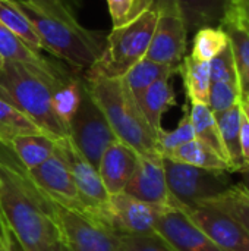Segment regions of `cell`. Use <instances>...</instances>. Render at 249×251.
<instances>
[{
    "instance_id": "obj_1",
    "label": "cell",
    "mask_w": 249,
    "mask_h": 251,
    "mask_svg": "<svg viewBox=\"0 0 249 251\" xmlns=\"http://www.w3.org/2000/svg\"><path fill=\"white\" fill-rule=\"evenodd\" d=\"M0 213L22 251H50L59 232L47 200L21 166L0 160Z\"/></svg>"
},
{
    "instance_id": "obj_2",
    "label": "cell",
    "mask_w": 249,
    "mask_h": 251,
    "mask_svg": "<svg viewBox=\"0 0 249 251\" xmlns=\"http://www.w3.org/2000/svg\"><path fill=\"white\" fill-rule=\"evenodd\" d=\"M69 75L44 71L28 63L4 60L0 69V97L23 112L44 134L54 140L69 137V128L54 107V90Z\"/></svg>"
},
{
    "instance_id": "obj_3",
    "label": "cell",
    "mask_w": 249,
    "mask_h": 251,
    "mask_svg": "<svg viewBox=\"0 0 249 251\" xmlns=\"http://www.w3.org/2000/svg\"><path fill=\"white\" fill-rule=\"evenodd\" d=\"M85 87L104 113L119 141L138 156H157V132L150 126L123 78H84Z\"/></svg>"
},
{
    "instance_id": "obj_4",
    "label": "cell",
    "mask_w": 249,
    "mask_h": 251,
    "mask_svg": "<svg viewBox=\"0 0 249 251\" xmlns=\"http://www.w3.org/2000/svg\"><path fill=\"white\" fill-rule=\"evenodd\" d=\"M35 29L41 49L68 62L78 71H88L100 57L106 37L85 26L69 25L38 7L31 0H15Z\"/></svg>"
},
{
    "instance_id": "obj_5",
    "label": "cell",
    "mask_w": 249,
    "mask_h": 251,
    "mask_svg": "<svg viewBox=\"0 0 249 251\" xmlns=\"http://www.w3.org/2000/svg\"><path fill=\"white\" fill-rule=\"evenodd\" d=\"M157 7L153 1L131 22L113 26L106 37L104 49L95 63L85 71L84 78H123L126 72L147 56L157 22Z\"/></svg>"
},
{
    "instance_id": "obj_6",
    "label": "cell",
    "mask_w": 249,
    "mask_h": 251,
    "mask_svg": "<svg viewBox=\"0 0 249 251\" xmlns=\"http://www.w3.org/2000/svg\"><path fill=\"white\" fill-rule=\"evenodd\" d=\"M163 168L173 207L192 209L225 193L230 185L229 172L195 168L163 157Z\"/></svg>"
},
{
    "instance_id": "obj_7",
    "label": "cell",
    "mask_w": 249,
    "mask_h": 251,
    "mask_svg": "<svg viewBox=\"0 0 249 251\" xmlns=\"http://www.w3.org/2000/svg\"><path fill=\"white\" fill-rule=\"evenodd\" d=\"M44 197V196H43ZM45 199V197H44ZM47 204L65 251H116L117 234L106 224L48 199Z\"/></svg>"
},
{
    "instance_id": "obj_8",
    "label": "cell",
    "mask_w": 249,
    "mask_h": 251,
    "mask_svg": "<svg viewBox=\"0 0 249 251\" xmlns=\"http://www.w3.org/2000/svg\"><path fill=\"white\" fill-rule=\"evenodd\" d=\"M69 138L95 169L98 168L103 153L117 141L104 113L87 90L84 78L81 100L69 124Z\"/></svg>"
},
{
    "instance_id": "obj_9",
    "label": "cell",
    "mask_w": 249,
    "mask_h": 251,
    "mask_svg": "<svg viewBox=\"0 0 249 251\" xmlns=\"http://www.w3.org/2000/svg\"><path fill=\"white\" fill-rule=\"evenodd\" d=\"M158 16L145 59L181 66L186 56L188 31L176 0H154Z\"/></svg>"
},
{
    "instance_id": "obj_10",
    "label": "cell",
    "mask_w": 249,
    "mask_h": 251,
    "mask_svg": "<svg viewBox=\"0 0 249 251\" xmlns=\"http://www.w3.org/2000/svg\"><path fill=\"white\" fill-rule=\"evenodd\" d=\"M57 147L62 151L72 172L78 197L85 213L107 225L106 210H107L110 194L107 193L98 175V171L81 154V151L75 147V144L72 143L69 137L57 140Z\"/></svg>"
},
{
    "instance_id": "obj_11",
    "label": "cell",
    "mask_w": 249,
    "mask_h": 251,
    "mask_svg": "<svg viewBox=\"0 0 249 251\" xmlns=\"http://www.w3.org/2000/svg\"><path fill=\"white\" fill-rule=\"evenodd\" d=\"M25 174L32 182V185L45 199L63 207L85 213L78 197L72 172L57 146L56 151L48 160H45L44 163L31 171H25Z\"/></svg>"
},
{
    "instance_id": "obj_12",
    "label": "cell",
    "mask_w": 249,
    "mask_h": 251,
    "mask_svg": "<svg viewBox=\"0 0 249 251\" xmlns=\"http://www.w3.org/2000/svg\"><path fill=\"white\" fill-rule=\"evenodd\" d=\"M163 210L122 191L109 197L106 221L116 234L147 235L156 232V224Z\"/></svg>"
},
{
    "instance_id": "obj_13",
    "label": "cell",
    "mask_w": 249,
    "mask_h": 251,
    "mask_svg": "<svg viewBox=\"0 0 249 251\" xmlns=\"http://www.w3.org/2000/svg\"><path fill=\"white\" fill-rule=\"evenodd\" d=\"M219 247L226 251H249V235L229 215L204 201L192 209H181Z\"/></svg>"
},
{
    "instance_id": "obj_14",
    "label": "cell",
    "mask_w": 249,
    "mask_h": 251,
    "mask_svg": "<svg viewBox=\"0 0 249 251\" xmlns=\"http://www.w3.org/2000/svg\"><path fill=\"white\" fill-rule=\"evenodd\" d=\"M123 193L160 209L173 207V199L166 182L163 156H139L136 169L128 181Z\"/></svg>"
},
{
    "instance_id": "obj_15",
    "label": "cell",
    "mask_w": 249,
    "mask_h": 251,
    "mask_svg": "<svg viewBox=\"0 0 249 251\" xmlns=\"http://www.w3.org/2000/svg\"><path fill=\"white\" fill-rule=\"evenodd\" d=\"M156 232L176 251H226L213 243L189 216L178 207H169L160 213Z\"/></svg>"
},
{
    "instance_id": "obj_16",
    "label": "cell",
    "mask_w": 249,
    "mask_h": 251,
    "mask_svg": "<svg viewBox=\"0 0 249 251\" xmlns=\"http://www.w3.org/2000/svg\"><path fill=\"white\" fill-rule=\"evenodd\" d=\"M138 159L139 156L119 140L103 153L97 171L110 196L125 190L136 169Z\"/></svg>"
},
{
    "instance_id": "obj_17",
    "label": "cell",
    "mask_w": 249,
    "mask_h": 251,
    "mask_svg": "<svg viewBox=\"0 0 249 251\" xmlns=\"http://www.w3.org/2000/svg\"><path fill=\"white\" fill-rule=\"evenodd\" d=\"M188 34L220 26L233 9V0H176Z\"/></svg>"
},
{
    "instance_id": "obj_18",
    "label": "cell",
    "mask_w": 249,
    "mask_h": 251,
    "mask_svg": "<svg viewBox=\"0 0 249 251\" xmlns=\"http://www.w3.org/2000/svg\"><path fill=\"white\" fill-rule=\"evenodd\" d=\"M136 103L144 113L150 126L157 132L163 129L161 119L163 115L173 106H176V94L170 84V78H161L150 85L136 99Z\"/></svg>"
},
{
    "instance_id": "obj_19",
    "label": "cell",
    "mask_w": 249,
    "mask_h": 251,
    "mask_svg": "<svg viewBox=\"0 0 249 251\" xmlns=\"http://www.w3.org/2000/svg\"><path fill=\"white\" fill-rule=\"evenodd\" d=\"M220 28H223L225 32L227 34L229 46L239 76L241 91L245 99L249 90V31L241 22V19L238 18L233 9L223 21Z\"/></svg>"
},
{
    "instance_id": "obj_20",
    "label": "cell",
    "mask_w": 249,
    "mask_h": 251,
    "mask_svg": "<svg viewBox=\"0 0 249 251\" xmlns=\"http://www.w3.org/2000/svg\"><path fill=\"white\" fill-rule=\"evenodd\" d=\"M219 131L222 135V141L227 154V160L232 172H248L242 159L241 151V121H242V107L241 103L225 110L222 113L214 115Z\"/></svg>"
},
{
    "instance_id": "obj_21",
    "label": "cell",
    "mask_w": 249,
    "mask_h": 251,
    "mask_svg": "<svg viewBox=\"0 0 249 251\" xmlns=\"http://www.w3.org/2000/svg\"><path fill=\"white\" fill-rule=\"evenodd\" d=\"M57 140L47 134L25 135L13 140L9 149L19 160V166L23 171H31L45 160H48L56 151Z\"/></svg>"
},
{
    "instance_id": "obj_22",
    "label": "cell",
    "mask_w": 249,
    "mask_h": 251,
    "mask_svg": "<svg viewBox=\"0 0 249 251\" xmlns=\"http://www.w3.org/2000/svg\"><path fill=\"white\" fill-rule=\"evenodd\" d=\"M179 74L183 79L188 101L208 104V94L211 85L210 62L198 60L191 54L185 56L179 66Z\"/></svg>"
},
{
    "instance_id": "obj_23",
    "label": "cell",
    "mask_w": 249,
    "mask_h": 251,
    "mask_svg": "<svg viewBox=\"0 0 249 251\" xmlns=\"http://www.w3.org/2000/svg\"><path fill=\"white\" fill-rule=\"evenodd\" d=\"M188 104H189L188 106L189 118H191V122L194 126L195 138L203 141L210 149H213L223 160H226L229 163L216 116L211 112V109L208 107V104L197 103V101H188Z\"/></svg>"
},
{
    "instance_id": "obj_24",
    "label": "cell",
    "mask_w": 249,
    "mask_h": 251,
    "mask_svg": "<svg viewBox=\"0 0 249 251\" xmlns=\"http://www.w3.org/2000/svg\"><path fill=\"white\" fill-rule=\"evenodd\" d=\"M163 157H167L179 163L191 165L195 168H201V169L217 171V172H232L226 160H223L213 149H210L208 146H205L203 141L197 138L178 147L176 150H173L172 153Z\"/></svg>"
},
{
    "instance_id": "obj_25",
    "label": "cell",
    "mask_w": 249,
    "mask_h": 251,
    "mask_svg": "<svg viewBox=\"0 0 249 251\" xmlns=\"http://www.w3.org/2000/svg\"><path fill=\"white\" fill-rule=\"evenodd\" d=\"M176 74H179V66L158 63L144 57L126 72L123 81L136 99L156 81L161 78H172Z\"/></svg>"
},
{
    "instance_id": "obj_26",
    "label": "cell",
    "mask_w": 249,
    "mask_h": 251,
    "mask_svg": "<svg viewBox=\"0 0 249 251\" xmlns=\"http://www.w3.org/2000/svg\"><path fill=\"white\" fill-rule=\"evenodd\" d=\"M44 134L23 112L0 97V146L7 147L19 137Z\"/></svg>"
},
{
    "instance_id": "obj_27",
    "label": "cell",
    "mask_w": 249,
    "mask_h": 251,
    "mask_svg": "<svg viewBox=\"0 0 249 251\" xmlns=\"http://www.w3.org/2000/svg\"><path fill=\"white\" fill-rule=\"evenodd\" d=\"M0 56L4 60L28 63L31 66L44 71H57L59 68L48 60H45L40 53L31 50L21 38H18L12 31H9L0 22Z\"/></svg>"
},
{
    "instance_id": "obj_28",
    "label": "cell",
    "mask_w": 249,
    "mask_h": 251,
    "mask_svg": "<svg viewBox=\"0 0 249 251\" xmlns=\"http://www.w3.org/2000/svg\"><path fill=\"white\" fill-rule=\"evenodd\" d=\"M207 203L233 218L249 235V188L247 185H230L225 193L207 200Z\"/></svg>"
},
{
    "instance_id": "obj_29",
    "label": "cell",
    "mask_w": 249,
    "mask_h": 251,
    "mask_svg": "<svg viewBox=\"0 0 249 251\" xmlns=\"http://www.w3.org/2000/svg\"><path fill=\"white\" fill-rule=\"evenodd\" d=\"M0 22L18 38H21L31 50L37 53L43 50L35 29L15 0H0Z\"/></svg>"
},
{
    "instance_id": "obj_30",
    "label": "cell",
    "mask_w": 249,
    "mask_h": 251,
    "mask_svg": "<svg viewBox=\"0 0 249 251\" xmlns=\"http://www.w3.org/2000/svg\"><path fill=\"white\" fill-rule=\"evenodd\" d=\"M227 46H229V38L223 28L220 26L201 28L195 32L191 56H194L198 60L210 62L217 54H220Z\"/></svg>"
},
{
    "instance_id": "obj_31",
    "label": "cell",
    "mask_w": 249,
    "mask_h": 251,
    "mask_svg": "<svg viewBox=\"0 0 249 251\" xmlns=\"http://www.w3.org/2000/svg\"><path fill=\"white\" fill-rule=\"evenodd\" d=\"M192 140H195V132H194V126H192V122L189 118L188 106H185L183 116L175 129H172V131L161 129L157 135L158 150H160L161 156H167L169 153H172L178 147H181V146H183Z\"/></svg>"
},
{
    "instance_id": "obj_32",
    "label": "cell",
    "mask_w": 249,
    "mask_h": 251,
    "mask_svg": "<svg viewBox=\"0 0 249 251\" xmlns=\"http://www.w3.org/2000/svg\"><path fill=\"white\" fill-rule=\"evenodd\" d=\"M241 85L235 82H211L210 94H208V107L214 115L229 110L230 107L239 104L242 101Z\"/></svg>"
},
{
    "instance_id": "obj_33",
    "label": "cell",
    "mask_w": 249,
    "mask_h": 251,
    "mask_svg": "<svg viewBox=\"0 0 249 251\" xmlns=\"http://www.w3.org/2000/svg\"><path fill=\"white\" fill-rule=\"evenodd\" d=\"M116 251H176L157 232L147 235L117 234Z\"/></svg>"
},
{
    "instance_id": "obj_34",
    "label": "cell",
    "mask_w": 249,
    "mask_h": 251,
    "mask_svg": "<svg viewBox=\"0 0 249 251\" xmlns=\"http://www.w3.org/2000/svg\"><path fill=\"white\" fill-rule=\"evenodd\" d=\"M154 0H107L113 26H120L142 13Z\"/></svg>"
},
{
    "instance_id": "obj_35",
    "label": "cell",
    "mask_w": 249,
    "mask_h": 251,
    "mask_svg": "<svg viewBox=\"0 0 249 251\" xmlns=\"http://www.w3.org/2000/svg\"><path fill=\"white\" fill-rule=\"evenodd\" d=\"M48 15L73 26H81L78 22V10L82 0H31Z\"/></svg>"
},
{
    "instance_id": "obj_36",
    "label": "cell",
    "mask_w": 249,
    "mask_h": 251,
    "mask_svg": "<svg viewBox=\"0 0 249 251\" xmlns=\"http://www.w3.org/2000/svg\"><path fill=\"white\" fill-rule=\"evenodd\" d=\"M210 71H211V82L223 81V82L239 84V76H238L230 46H227L220 54H217L214 59L210 60Z\"/></svg>"
},
{
    "instance_id": "obj_37",
    "label": "cell",
    "mask_w": 249,
    "mask_h": 251,
    "mask_svg": "<svg viewBox=\"0 0 249 251\" xmlns=\"http://www.w3.org/2000/svg\"><path fill=\"white\" fill-rule=\"evenodd\" d=\"M241 151L242 159L245 163L247 171H249V122L242 112V121H241Z\"/></svg>"
},
{
    "instance_id": "obj_38",
    "label": "cell",
    "mask_w": 249,
    "mask_h": 251,
    "mask_svg": "<svg viewBox=\"0 0 249 251\" xmlns=\"http://www.w3.org/2000/svg\"><path fill=\"white\" fill-rule=\"evenodd\" d=\"M233 10L249 31V0H233Z\"/></svg>"
},
{
    "instance_id": "obj_39",
    "label": "cell",
    "mask_w": 249,
    "mask_h": 251,
    "mask_svg": "<svg viewBox=\"0 0 249 251\" xmlns=\"http://www.w3.org/2000/svg\"><path fill=\"white\" fill-rule=\"evenodd\" d=\"M0 241L4 243L6 246H9L10 241H12V235H10L7 226H6V224H4V221H3L1 213H0Z\"/></svg>"
},
{
    "instance_id": "obj_40",
    "label": "cell",
    "mask_w": 249,
    "mask_h": 251,
    "mask_svg": "<svg viewBox=\"0 0 249 251\" xmlns=\"http://www.w3.org/2000/svg\"><path fill=\"white\" fill-rule=\"evenodd\" d=\"M241 107H242V112H244L245 118L248 119V122H249V100L248 99H242V101H241Z\"/></svg>"
},
{
    "instance_id": "obj_41",
    "label": "cell",
    "mask_w": 249,
    "mask_h": 251,
    "mask_svg": "<svg viewBox=\"0 0 249 251\" xmlns=\"http://www.w3.org/2000/svg\"><path fill=\"white\" fill-rule=\"evenodd\" d=\"M15 246H16V241H15V238H12V243H10V246L6 249L4 251H16L15 250Z\"/></svg>"
},
{
    "instance_id": "obj_42",
    "label": "cell",
    "mask_w": 249,
    "mask_h": 251,
    "mask_svg": "<svg viewBox=\"0 0 249 251\" xmlns=\"http://www.w3.org/2000/svg\"><path fill=\"white\" fill-rule=\"evenodd\" d=\"M50 251H65V250H63V247L60 246V243H57L56 246H53V247L50 249Z\"/></svg>"
},
{
    "instance_id": "obj_43",
    "label": "cell",
    "mask_w": 249,
    "mask_h": 251,
    "mask_svg": "<svg viewBox=\"0 0 249 251\" xmlns=\"http://www.w3.org/2000/svg\"><path fill=\"white\" fill-rule=\"evenodd\" d=\"M12 238H13V237H12ZM10 243H12V241H10ZM9 246H10V244H9ZM9 246H6L4 243H1V241H0V251H4L7 247H9Z\"/></svg>"
},
{
    "instance_id": "obj_44",
    "label": "cell",
    "mask_w": 249,
    "mask_h": 251,
    "mask_svg": "<svg viewBox=\"0 0 249 251\" xmlns=\"http://www.w3.org/2000/svg\"><path fill=\"white\" fill-rule=\"evenodd\" d=\"M3 65H4V59H3V57L0 56V69L3 68Z\"/></svg>"
},
{
    "instance_id": "obj_45",
    "label": "cell",
    "mask_w": 249,
    "mask_h": 251,
    "mask_svg": "<svg viewBox=\"0 0 249 251\" xmlns=\"http://www.w3.org/2000/svg\"><path fill=\"white\" fill-rule=\"evenodd\" d=\"M245 99H248L249 100V90H248V94H247V97H245Z\"/></svg>"
}]
</instances>
